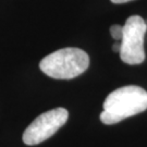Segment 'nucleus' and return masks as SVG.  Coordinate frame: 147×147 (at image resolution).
Listing matches in <instances>:
<instances>
[{"label":"nucleus","instance_id":"obj_1","mask_svg":"<svg viewBox=\"0 0 147 147\" xmlns=\"http://www.w3.org/2000/svg\"><path fill=\"white\" fill-rule=\"evenodd\" d=\"M147 109V92L135 85L115 89L104 101L100 121L104 124H115Z\"/></svg>","mask_w":147,"mask_h":147},{"label":"nucleus","instance_id":"obj_2","mask_svg":"<svg viewBox=\"0 0 147 147\" xmlns=\"http://www.w3.org/2000/svg\"><path fill=\"white\" fill-rule=\"evenodd\" d=\"M89 65V57L80 48L68 47L53 51L39 62L44 73L57 80L74 79L83 74Z\"/></svg>","mask_w":147,"mask_h":147},{"label":"nucleus","instance_id":"obj_3","mask_svg":"<svg viewBox=\"0 0 147 147\" xmlns=\"http://www.w3.org/2000/svg\"><path fill=\"white\" fill-rule=\"evenodd\" d=\"M147 31V23L142 16H132L123 25L121 39L120 58L127 64H140L145 60L144 38Z\"/></svg>","mask_w":147,"mask_h":147},{"label":"nucleus","instance_id":"obj_4","mask_svg":"<svg viewBox=\"0 0 147 147\" xmlns=\"http://www.w3.org/2000/svg\"><path fill=\"white\" fill-rule=\"evenodd\" d=\"M69 112L64 108H55L37 117L23 133V142L26 145H38L51 137L68 121Z\"/></svg>","mask_w":147,"mask_h":147},{"label":"nucleus","instance_id":"obj_5","mask_svg":"<svg viewBox=\"0 0 147 147\" xmlns=\"http://www.w3.org/2000/svg\"><path fill=\"white\" fill-rule=\"evenodd\" d=\"M110 34L116 42H121L122 35H123V26L118 25V24L112 25V26L110 27Z\"/></svg>","mask_w":147,"mask_h":147},{"label":"nucleus","instance_id":"obj_6","mask_svg":"<svg viewBox=\"0 0 147 147\" xmlns=\"http://www.w3.org/2000/svg\"><path fill=\"white\" fill-rule=\"evenodd\" d=\"M112 49H113V51L117 53H120V50H121V42H116L113 44V46H112Z\"/></svg>","mask_w":147,"mask_h":147},{"label":"nucleus","instance_id":"obj_7","mask_svg":"<svg viewBox=\"0 0 147 147\" xmlns=\"http://www.w3.org/2000/svg\"><path fill=\"white\" fill-rule=\"evenodd\" d=\"M132 0H111V2L113 3H125V2H130Z\"/></svg>","mask_w":147,"mask_h":147}]
</instances>
